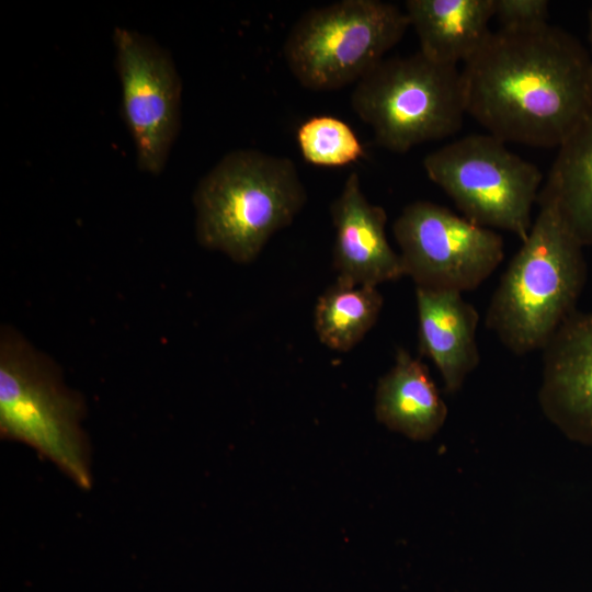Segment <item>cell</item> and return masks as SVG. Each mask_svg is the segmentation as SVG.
I'll return each mask as SVG.
<instances>
[{"label": "cell", "mask_w": 592, "mask_h": 592, "mask_svg": "<svg viewBox=\"0 0 592 592\" xmlns=\"http://www.w3.org/2000/svg\"><path fill=\"white\" fill-rule=\"evenodd\" d=\"M466 113L504 143L554 148L592 113V61L549 23L492 31L463 65Z\"/></svg>", "instance_id": "1"}, {"label": "cell", "mask_w": 592, "mask_h": 592, "mask_svg": "<svg viewBox=\"0 0 592 592\" xmlns=\"http://www.w3.org/2000/svg\"><path fill=\"white\" fill-rule=\"evenodd\" d=\"M527 237L511 259L486 311V327L515 355L543 350L576 311L587 281L583 246L554 203L538 197Z\"/></svg>", "instance_id": "2"}, {"label": "cell", "mask_w": 592, "mask_h": 592, "mask_svg": "<svg viewBox=\"0 0 592 592\" xmlns=\"http://www.w3.org/2000/svg\"><path fill=\"white\" fill-rule=\"evenodd\" d=\"M306 202L305 185L289 158L257 149L230 151L194 191L197 242L234 262L250 263Z\"/></svg>", "instance_id": "3"}, {"label": "cell", "mask_w": 592, "mask_h": 592, "mask_svg": "<svg viewBox=\"0 0 592 592\" xmlns=\"http://www.w3.org/2000/svg\"><path fill=\"white\" fill-rule=\"evenodd\" d=\"M82 397L58 366L20 332L0 334V434L34 448L83 489L91 487Z\"/></svg>", "instance_id": "4"}, {"label": "cell", "mask_w": 592, "mask_h": 592, "mask_svg": "<svg viewBox=\"0 0 592 592\" xmlns=\"http://www.w3.org/2000/svg\"><path fill=\"white\" fill-rule=\"evenodd\" d=\"M351 105L375 141L398 153L456 134L467 114L462 70L419 50L380 61L355 83Z\"/></svg>", "instance_id": "5"}, {"label": "cell", "mask_w": 592, "mask_h": 592, "mask_svg": "<svg viewBox=\"0 0 592 592\" xmlns=\"http://www.w3.org/2000/svg\"><path fill=\"white\" fill-rule=\"evenodd\" d=\"M410 26L407 13L380 0H341L312 8L289 30L283 54L306 89L357 83L385 59Z\"/></svg>", "instance_id": "6"}, {"label": "cell", "mask_w": 592, "mask_h": 592, "mask_svg": "<svg viewBox=\"0 0 592 592\" xmlns=\"http://www.w3.org/2000/svg\"><path fill=\"white\" fill-rule=\"evenodd\" d=\"M423 168L470 221L521 241L527 237L543 175L503 140L491 134L464 136L428 153Z\"/></svg>", "instance_id": "7"}, {"label": "cell", "mask_w": 592, "mask_h": 592, "mask_svg": "<svg viewBox=\"0 0 592 592\" xmlns=\"http://www.w3.org/2000/svg\"><path fill=\"white\" fill-rule=\"evenodd\" d=\"M392 231L405 276L411 277L415 287L473 291L504 258L500 234L430 201L408 204Z\"/></svg>", "instance_id": "8"}, {"label": "cell", "mask_w": 592, "mask_h": 592, "mask_svg": "<svg viewBox=\"0 0 592 592\" xmlns=\"http://www.w3.org/2000/svg\"><path fill=\"white\" fill-rule=\"evenodd\" d=\"M122 111L140 171H163L181 121L182 82L167 49L127 27L113 32Z\"/></svg>", "instance_id": "9"}, {"label": "cell", "mask_w": 592, "mask_h": 592, "mask_svg": "<svg viewBox=\"0 0 592 592\" xmlns=\"http://www.w3.org/2000/svg\"><path fill=\"white\" fill-rule=\"evenodd\" d=\"M330 215L335 229L337 282L377 287L405 276L401 258L387 239L386 210L366 198L358 173L349 174L330 205Z\"/></svg>", "instance_id": "10"}, {"label": "cell", "mask_w": 592, "mask_h": 592, "mask_svg": "<svg viewBox=\"0 0 592 592\" xmlns=\"http://www.w3.org/2000/svg\"><path fill=\"white\" fill-rule=\"evenodd\" d=\"M543 352L540 399L569 435L592 443V311H574Z\"/></svg>", "instance_id": "11"}, {"label": "cell", "mask_w": 592, "mask_h": 592, "mask_svg": "<svg viewBox=\"0 0 592 592\" xmlns=\"http://www.w3.org/2000/svg\"><path fill=\"white\" fill-rule=\"evenodd\" d=\"M463 293L415 287L419 350L439 369L448 392L478 366L479 314Z\"/></svg>", "instance_id": "12"}, {"label": "cell", "mask_w": 592, "mask_h": 592, "mask_svg": "<svg viewBox=\"0 0 592 592\" xmlns=\"http://www.w3.org/2000/svg\"><path fill=\"white\" fill-rule=\"evenodd\" d=\"M405 12L419 52L442 65L466 64L492 32L493 0H408Z\"/></svg>", "instance_id": "13"}, {"label": "cell", "mask_w": 592, "mask_h": 592, "mask_svg": "<svg viewBox=\"0 0 592 592\" xmlns=\"http://www.w3.org/2000/svg\"><path fill=\"white\" fill-rule=\"evenodd\" d=\"M375 414L388 429L423 441L442 428L447 407L425 365L399 348L395 364L378 380Z\"/></svg>", "instance_id": "14"}, {"label": "cell", "mask_w": 592, "mask_h": 592, "mask_svg": "<svg viewBox=\"0 0 592 592\" xmlns=\"http://www.w3.org/2000/svg\"><path fill=\"white\" fill-rule=\"evenodd\" d=\"M538 197L554 203L583 247H592V113L561 143Z\"/></svg>", "instance_id": "15"}, {"label": "cell", "mask_w": 592, "mask_h": 592, "mask_svg": "<svg viewBox=\"0 0 592 592\" xmlns=\"http://www.w3.org/2000/svg\"><path fill=\"white\" fill-rule=\"evenodd\" d=\"M384 298L375 286L337 282L318 298L314 326L322 344L348 352L375 326Z\"/></svg>", "instance_id": "16"}, {"label": "cell", "mask_w": 592, "mask_h": 592, "mask_svg": "<svg viewBox=\"0 0 592 592\" xmlns=\"http://www.w3.org/2000/svg\"><path fill=\"white\" fill-rule=\"evenodd\" d=\"M303 158L318 167H342L364 157V148L351 126L330 116H312L297 129Z\"/></svg>", "instance_id": "17"}, {"label": "cell", "mask_w": 592, "mask_h": 592, "mask_svg": "<svg viewBox=\"0 0 592 592\" xmlns=\"http://www.w3.org/2000/svg\"><path fill=\"white\" fill-rule=\"evenodd\" d=\"M547 0H493V19L500 29L525 30L548 23Z\"/></svg>", "instance_id": "18"}, {"label": "cell", "mask_w": 592, "mask_h": 592, "mask_svg": "<svg viewBox=\"0 0 592 592\" xmlns=\"http://www.w3.org/2000/svg\"><path fill=\"white\" fill-rule=\"evenodd\" d=\"M589 38H590V46H591L590 56H591V61H592V5L589 12Z\"/></svg>", "instance_id": "19"}]
</instances>
